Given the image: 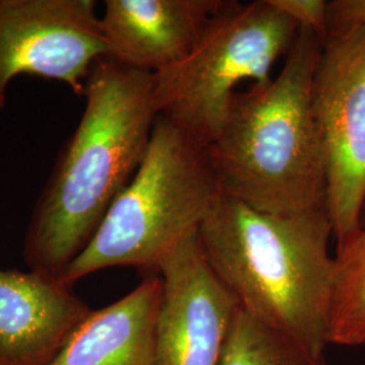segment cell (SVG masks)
<instances>
[{
	"mask_svg": "<svg viewBox=\"0 0 365 365\" xmlns=\"http://www.w3.org/2000/svg\"><path fill=\"white\" fill-rule=\"evenodd\" d=\"M312 105L325 163V207L339 247L360 227L365 206V25L324 41Z\"/></svg>",
	"mask_w": 365,
	"mask_h": 365,
	"instance_id": "6",
	"label": "cell"
},
{
	"mask_svg": "<svg viewBox=\"0 0 365 365\" xmlns=\"http://www.w3.org/2000/svg\"><path fill=\"white\" fill-rule=\"evenodd\" d=\"M103 57L93 0H0V110L19 75L58 80L84 95L92 66Z\"/></svg>",
	"mask_w": 365,
	"mask_h": 365,
	"instance_id": "7",
	"label": "cell"
},
{
	"mask_svg": "<svg viewBox=\"0 0 365 365\" xmlns=\"http://www.w3.org/2000/svg\"><path fill=\"white\" fill-rule=\"evenodd\" d=\"M161 277L146 276L128 295L78 325L49 365H155Z\"/></svg>",
	"mask_w": 365,
	"mask_h": 365,
	"instance_id": "11",
	"label": "cell"
},
{
	"mask_svg": "<svg viewBox=\"0 0 365 365\" xmlns=\"http://www.w3.org/2000/svg\"><path fill=\"white\" fill-rule=\"evenodd\" d=\"M218 365H325L297 342L264 325L241 307Z\"/></svg>",
	"mask_w": 365,
	"mask_h": 365,
	"instance_id": "13",
	"label": "cell"
},
{
	"mask_svg": "<svg viewBox=\"0 0 365 365\" xmlns=\"http://www.w3.org/2000/svg\"><path fill=\"white\" fill-rule=\"evenodd\" d=\"M92 309L60 280L0 267V365H49Z\"/></svg>",
	"mask_w": 365,
	"mask_h": 365,
	"instance_id": "9",
	"label": "cell"
},
{
	"mask_svg": "<svg viewBox=\"0 0 365 365\" xmlns=\"http://www.w3.org/2000/svg\"><path fill=\"white\" fill-rule=\"evenodd\" d=\"M84 96L78 126L33 207L22 249L29 271L60 282L140 168L157 119L153 75L108 57L92 66Z\"/></svg>",
	"mask_w": 365,
	"mask_h": 365,
	"instance_id": "1",
	"label": "cell"
},
{
	"mask_svg": "<svg viewBox=\"0 0 365 365\" xmlns=\"http://www.w3.org/2000/svg\"><path fill=\"white\" fill-rule=\"evenodd\" d=\"M324 41L300 29L284 66L265 84L235 93L206 146L222 194L255 210L327 209V176L312 90Z\"/></svg>",
	"mask_w": 365,
	"mask_h": 365,
	"instance_id": "3",
	"label": "cell"
},
{
	"mask_svg": "<svg viewBox=\"0 0 365 365\" xmlns=\"http://www.w3.org/2000/svg\"><path fill=\"white\" fill-rule=\"evenodd\" d=\"M299 29H307L325 41L329 36V1L325 0H269Z\"/></svg>",
	"mask_w": 365,
	"mask_h": 365,
	"instance_id": "14",
	"label": "cell"
},
{
	"mask_svg": "<svg viewBox=\"0 0 365 365\" xmlns=\"http://www.w3.org/2000/svg\"><path fill=\"white\" fill-rule=\"evenodd\" d=\"M222 195L206 148L168 119L157 117L140 168L61 283L73 287L114 267L156 276L170 252L199 232Z\"/></svg>",
	"mask_w": 365,
	"mask_h": 365,
	"instance_id": "4",
	"label": "cell"
},
{
	"mask_svg": "<svg viewBox=\"0 0 365 365\" xmlns=\"http://www.w3.org/2000/svg\"><path fill=\"white\" fill-rule=\"evenodd\" d=\"M365 25V0L329 1V34Z\"/></svg>",
	"mask_w": 365,
	"mask_h": 365,
	"instance_id": "15",
	"label": "cell"
},
{
	"mask_svg": "<svg viewBox=\"0 0 365 365\" xmlns=\"http://www.w3.org/2000/svg\"><path fill=\"white\" fill-rule=\"evenodd\" d=\"M223 0H106L101 29L107 57L158 73L192 51Z\"/></svg>",
	"mask_w": 365,
	"mask_h": 365,
	"instance_id": "10",
	"label": "cell"
},
{
	"mask_svg": "<svg viewBox=\"0 0 365 365\" xmlns=\"http://www.w3.org/2000/svg\"><path fill=\"white\" fill-rule=\"evenodd\" d=\"M329 344L365 346V223L337 247Z\"/></svg>",
	"mask_w": 365,
	"mask_h": 365,
	"instance_id": "12",
	"label": "cell"
},
{
	"mask_svg": "<svg viewBox=\"0 0 365 365\" xmlns=\"http://www.w3.org/2000/svg\"><path fill=\"white\" fill-rule=\"evenodd\" d=\"M155 365H218L240 309L210 267L199 232L161 262Z\"/></svg>",
	"mask_w": 365,
	"mask_h": 365,
	"instance_id": "8",
	"label": "cell"
},
{
	"mask_svg": "<svg viewBox=\"0 0 365 365\" xmlns=\"http://www.w3.org/2000/svg\"><path fill=\"white\" fill-rule=\"evenodd\" d=\"M299 26L269 0H223L192 51L153 75V105L194 141L209 146L226 119L237 86L265 84L287 56Z\"/></svg>",
	"mask_w": 365,
	"mask_h": 365,
	"instance_id": "5",
	"label": "cell"
},
{
	"mask_svg": "<svg viewBox=\"0 0 365 365\" xmlns=\"http://www.w3.org/2000/svg\"><path fill=\"white\" fill-rule=\"evenodd\" d=\"M327 209L262 212L222 195L199 229L211 269L240 307L324 359L334 286Z\"/></svg>",
	"mask_w": 365,
	"mask_h": 365,
	"instance_id": "2",
	"label": "cell"
}]
</instances>
